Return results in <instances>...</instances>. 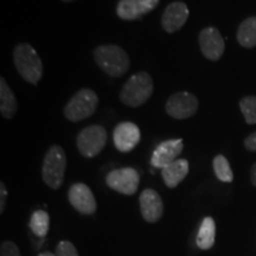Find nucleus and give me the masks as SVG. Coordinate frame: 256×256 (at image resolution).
I'll return each mask as SVG.
<instances>
[{
	"mask_svg": "<svg viewBox=\"0 0 256 256\" xmlns=\"http://www.w3.org/2000/svg\"><path fill=\"white\" fill-rule=\"evenodd\" d=\"M96 64L112 78H121L130 69V57L122 48L115 44H104L94 50Z\"/></svg>",
	"mask_w": 256,
	"mask_h": 256,
	"instance_id": "1",
	"label": "nucleus"
},
{
	"mask_svg": "<svg viewBox=\"0 0 256 256\" xmlns=\"http://www.w3.org/2000/svg\"><path fill=\"white\" fill-rule=\"evenodd\" d=\"M153 80L146 72H139L130 76L120 92V100L124 104L138 108L142 106L153 94Z\"/></svg>",
	"mask_w": 256,
	"mask_h": 256,
	"instance_id": "2",
	"label": "nucleus"
},
{
	"mask_svg": "<svg viewBox=\"0 0 256 256\" xmlns=\"http://www.w3.org/2000/svg\"><path fill=\"white\" fill-rule=\"evenodd\" d=\"M14 66L25 81L37 84L43 76V63L37 51L28 43H20L14 50Z\"/></svg>",
	"mask_w": 256,
	"mask_h": 256,
	"instance_id": "3",
	"label": "nucleus"
},
{
	"mask_svg": "<svg viewBox=\"0 0 256 256\" xmlns=\"http://www.w3.org/2000/svg\"><path fill=\"white\" fill-rule=\"evenodd\" d=\"M98 104V96L92 89H81L72 96L64 107V116L72 122L87 119L95 113Z\"/></svg>",
	"mask_w": 256,
	"mask_h": 256,
	"instance_id": "4",
	"label": "nucleus"
},
{
	"mask_svg": "<svg viewBox=\"0 0 256 256\" xmlns=\"http://www.w3.org/2000/svg\"><path fill=\"white\" fill-rule=\"evenodd\" d=\"M66 168V156L62 147L54 145L46 152L42 168V177L48 186L57 190L63 183Z\"/></svg>",
	"mask_w": 256,
	"mask_h": 256,
	"instance_id": "5",
	"label": "nucleus"
},
{
	"mask_svg": "<svg viewBox=\"0 0 256 256\" xmlns=\"http://www.w3.org/2000/svg\"><path fill=\"white\" fill-rule=\"evenodd\" d=\"M78 148L86 158H94L100 154L107 144V130L100 124L86 127L78 136Z\"/></svg>",
	"mask_w": 256,
	"mask_h": 256,
	"instance_id": "6",
	"label": "nucleus"
},
{
	"mask_svg": "<svg viewBox=\"0 0 256 256\" xmlns=\"http://www.w3.org/2000/svg\"><path fill=\"white\" fill-rule=\"evenodd\" d=\"M166 113L177 120H184L194 116L198 110V100L188 92H178L170 96L165 106Z\"/></svg>",
	"mask_w": 256,
	"mask_h": 256,
	"instance_id": "7",
	"label": "nucleus"
},
{
	"mask_svg": "<svg viewBox=\"0 0 256 256\" xmlns=\"http://www.w3.org/2000/svg\"><path fill=\"white\" fill-rule=\"evenodd\" d=\"M106 182H107L108 186L113 190L130 196L136 192L140 178L136 170L132 168H124L110 172Z\"/></svg>",
	"mask_w": 256,
	"mask_h": 256,
	"instance_id": "8",
	"label": "nucleus"
},
{
	"mask_svg": "<svg viewBox=\"0 0 256 256\" xmlns=\"http://www.w3.org/2000/svg\"><path fill=\"white\" fill-rule=\"evenodd\" d=\"M200 48L204 57L210 60H218L223 56L226 50V43L220 34V32L216 28H206L200 31Z\"/></svg>",
	"mask_w": 256,
	"mask_h": 256,
	"instance_id": "9",
	"label": "nucleus"
},
{
	"mask_svg": "<svg viewBox=\"0 0 256 256\" xmlns=\"http://www.w3.org/2000/svg\"><path fill=\"white\" fill-rule=\"evenodd\" d=\"M184 142L182 139L166 140L159 144L153 151L151 158V165L156 168H164L177 160V158L183 152Z\"/></svg>",
	"mask_w": 256,
	"mask_h": 256,
	"instance_id": "10",
	"label": "nucleus"
},
{
	"mask_svg": "<svg viewBox=\"0 0 256 256\" xmlns=\"http://www.w3.org/2000/svg\"><path fill=\"white\" fill-rule=\"evenodd\" d=\"M159 0H120L116 5V14L124 20H136L153 11Z\"/></svg>",
	"mask_w": 256,
	"mask_h": 256,
	"instance_id": "11",
	"label": "nucleus"
},
{
	"mask_svg": "<svg viewBox=\"0 0 256 256\" xmlns=\"http://www.w3.org/2000/svg\"><path fill=\"white\" fill-rule=\"evenodd\" d=\"M114 145L120 152L127 153L136 148L140 142V130L133 122H121L114 128Z\"/></svg>",
	"mask_w": 256,
	"mask_h": 256,
	"instance_id": "12",
	"label": "nucleus"
},
{
	"mask_svg": "<svg viewBox=\"0 0 256 256\" xmlns=\"http://www.w3.org/2000/svg\"><path fill=\"white\" fill-rule=\"evenodd\" d=\"M70 204L83 215H92L96 211V200L90 188L86 184H74L68 191Z\"/></svg>",
	"mask_w": 256,
	"mask_h": 256,
	"instance_id": "13",
	"label": "nucleus"
},
{
	"mask_svg": "<svg viewBox=\"0 0 256 256\" xmlns=\"http://www.w3.org/2000/svg\"><path fill=\"white\" fill-rule=\"evenodd\" d=\"M188 18V8L185 2H171L162 16V26L168 34H174L180 30Z\"/></svg>",
	"mask_w": 256,
	"mask_h": 256,
	"instance_id": "14",
	"label": "nucleus"
},
{
	"mask_svg": "<svg viewBox=\"0 0 256 256\" xmlns=\"http://www.w3.org/2000/svg\"><path fill=\"white\" fill-rule=\"evenodd\" d=\"M139 202L144 220L150 223H154L162 218L164 212V204L158 192L152 188H146L140 194Z\"/></svg>",
	"mask_w": 256,
	"mask_h": 256,
	"instance_id": "15",
	"label": "nucleus"
},
{
	"mask_svg": "<svg viewBox=\"0 0 256 256\" xmlns=\"http://www.w3.org/2000/svg\"><path fill=\"white\" fill-rule=\"evenodd\" d=\"M188 174V162L185 159H177L176 162L162 168V176L166 186L174 188L184 180Z\"/></svg>",
	"mask_w": 256,
	"mask_h": 256,
	"instance_id": "16",
	"label": "nucleus"
},
{
	"mask_svg": "<svg viewBox=\"0 0 256 256\" xmlns=\"http://www.w3.org/2000/svg\"><path fill=\"white\" fill-rule=\"evenodd\" d=\"M0 112L5 119H11L17 112V101L4 78H0Z\"/></svg>",
	"mask_w": 256,
	"mask_h": 256,
	"instance_id": "17",
	"label": "nucleus"
},
{
	"mask_svg": "<svg viewBox=\"0 0 256 256\" xmlns=\"http://www.w3.org/2000/svg\"><path fill=\"white\" fill-rule=\"evenodd\" d=\"M216 236V224L212 217H206L202 220L200 228L198 230L197 235V246L198 248L208 250L214 246L215 243Z\"/></svg>",
	"mask_w": 256,
	"mask_h": 256,
	"instance_id": "18",
	"label": "nucleus"
},
{
	"mask_svg": "<svg viewBox=\"0 0 256 256\" xmlns=\"http://www.w3.org/2000/svg\"><path fill=\"white\" fill-rule=\"evenodd\" d=\"M238 42L247 49L256 46V17H249L242 22L238 30Z\"/></svg>",
	"mask_w": 256,
	"mask_h": 256,
	"instance_id": "19",
	"label": "nucleus"
},
{
	"mask_svg": "<svg viewBox=\"0 0 256 256\" xmlns=\"http://www.w3.org/2000/svg\"><path fill=\"white\" fill-rule=\"evenodd\" d=\"M50 217L44 210H37L32 214L30 220V228L32 232L38 238H44L49 232Z\"/></svg>",
	"mask_w": 256,
	"mask_h": 256,
	"instance_id": "20",
	"label": "nucleus"
},
{
	"mask_svg": "<svg viewBox=\"0 0 256 256\" xmlns=\"http://www.w3.org/2000/svg\"><path fill=\"white\" fill-rule=\"evenodd\" d=\"M214 171H215L216 177L220 179V182L224 183H232L234 180V174L230 168V164L228 159L224 156H217L214 159Z\"/></svg>",
	"mask_w": 256,
	"mask_h": 256,
	"instance_id": "21",
	"label": "nucleus"
},
{
	"mask_svg": "<svg viewBox=\"0 0 256 256\" xmlns=\"http://www.w3.org/2000/svg\"><path fill=\"white\" fill-rule=\"evenodd\" d=\"M240 108L248 124H256V96H246L240 101Z\"/></svg>",
	"mask_w": 256,
	"mask_h": 256,
	"instance_id": "22",
	"label": "nucleus"
},
{
	"mask_svg": "<svg viewBox=\"0 0 256 256\" xmlns=\"http://www.w3.org/2000/svg\"><path fill=\"white\" fill-rule=\"evenodd\" d=\"M55 256H78V252L72 242L62 241L57 244Z\"/></svg>",
	"mask_w": 256,
	"mask_h": 256,
	"instance_id": "23",
	"label": "nucleus"
},
{
	"mask_svg": "<svg viewBox=\"0 0 256 256\" xmlns=\"http://www.w3.org/2000/svg\"><path fill=\"white\" fill-rule=\"evenodd\" d=\"M0 256H20L17 244L11 241L2 242V248H0Z\"/></svg>",
	"mask_w": 256,
	"mask_h": 256,
	"instance_id": "24",
	"label": "nucleus"
},
{
	"mask_svg": "<svg viewBox=\"0 0 256 256\" xmlns=\"http://www.w3.org/2000/svg\"><path fill=\"white\" fill-rule=\"evenodd\" d=\"M244 147L250 152H256V132L252 133L244 140Z\"/></svg>",
	"mask_w": 256,
	"mask_h": 256,
	"instance_id": "25",
	"label": "nucleus"
},
{
	"mask_svg": "<svg viewBox=\"0 0 256 256\" xmlns=\"http://www.w3.org/2000/svg\"><path fill=\"white\" fill-rule=\"evenodd\" d=\"M6 197H8V191H6V188L4 183L0 184V212H4L5 204H6Z\"/></svg>",
	"mask_w": 256,
	"mask_h": 256,
	"instance_id": "26",
	"label": "nucleus"
},
{
	"mask_svg": "<svg viewBox=\"0 0 256 256\" xmlns=\"http://www.w3.org/2000/svg\"><path fill=\"white\" fill-rule=\"evenodd\" d=\"M250 177H252V184L254 185V186H256V162L252 166Z\"/></svg>",
	"mask_w": 256,
	"mask_h": 256,
	"instance_id": "27",
	"label": "nucleus"
},
{
	"mask_svg": "<svg viewBox=\"0 0 256 256\" xmlns=\"http://www.w3.org/2000/svg\"><path fill=\"white\" fill-rule=\"evenodd\" d=\"M38 256H55V254H52V252H44Z\"/></svg>",
	"mask_w": 256,
	"mask_h": 256,
	"instance_id": "28",
	"label": "nucleus"
},
{
	"mask_svg": "<svg viewBox=\"0 0 256 256\" xmlns=\"http://www.w3.org/2000/svg\"><path fill=\"white\" fill-rule=\"evenodd\" d=\"M62 2H74V0H62Z\"/></svg>",
	"mask_w": 256,
	"mask_h": 256,
	"instance_id": "29",
	"label": "nucleus"
}]
</instances>
